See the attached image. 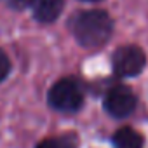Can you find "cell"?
Masks as SVG:
<instances>
[{
	"label": "cell",
	"instance_id": "obj_9",
	"mask_svg": "<svg viewBox=\"0 0 148 148\" xmlns=\"http://www.w3.org/2000/svg\"><path fill=\"white\" fill-rule=\"evenodd\" d=\"M4 4H7L11 9H14V11H23V9H26L28 5H32V0H2Z\"/></svg>",
	"mask_w": 148,
	"mask_h": 148
},
{
	"label": "cell",
	"instance_id": "obj_7",
	"mask_svg": "<svg viewBox=\"0 0 148 148\" xmlns=\"http://www.w3.org/2000/svg\"><path fill=\"white\" fill-rule=\"evenodd\" d=\"M80 134L77 131H64L42 138L33 148H80Z\"/></svg>",
	"mask_w": 148,
	"mask_h": 148
},
{
	"label": "cell",
	"instance_id": "obj_8",
	"mask_svg": "<svg viewBox=\"0 0 148 148\" xmlns=\"http://www.w3.org/2000/svg\"><path fill=\"white\" fill-rule=\"evenodd\" d=\"M11 70H12V63H11L9 56L0 49V84L11 75Z\"/></svg>",
	"mask_w": 148,
	"mask_h": 148
},
{
	"label": "cell",
	"instance_id": "obj_1",
	"mask_svg": "<svg viewBox=\"0 0 148 148\" xmlns=\"http://www.w3.org/2000/svg\"><path fill=\"white\" fill-rule=\"evenodd\" d=\"M68 30L80 47L96 51L112 40L115 21L105 9H86L70 16Z\"/></svg>",
	"mask_w": 148,
	"mask_h": 148
},
{
	"label": "cell",
	"instance_id": "obj_3",
	"mask_svg": "<svg viewBox=\"0 0 148 148\" xmlns=\"http://www.w3.org/2000/svg\"><path fill=\"white\" fill-rule=\"evenodd\" d=\"M112 73L119 80L136 79L146 70L148 56L146 51L138 44H122L115 47L110 58Z\"/></svg>",
	"mask_w": 148,
	"mask_h": 148
},
{
	"label": "cell",
	"instance_id": "obj_2",
	"mask_svg": "<svg viewBox=\"0 0 148 148\" xmlns=\"http://www.w3.org/2000/svg\"><path fill=\"white\" fill-rule=\"evenodd\" d=\"M87 98L86 84L75 75H64L52 82L47 91V105L51 110L63 115H77Z\"/></svg>",
	"mask_w": 148,
	"mask_h": 148
},
{
	"label": "cell",
	"instance_id": "obj_6",
	"mask_svg": "<svg viewBox=\"0 0 148 148\" xmlns=\"http://www.w3.org/2000/svg\"><path fill=\"white\" fill-rule=\"evenodd\" d=\"M64 9V0H32L33 18L40 25H52Z\"/></svg>",
	"mask_w": 148,
	"mask_h": 148
},
{
	"label": "cell",
	"instance_id": "obj_10",
	"mask_svg": "<svg viewBox=\"0 0 148 148\" xmlns=\"http://www.w3.org/2000/svg\"><path fill=\"white\" fill-rule=\"evenodd\" d=\"M80 2H86V4H99L103 0H80Z\"/></svg>",
	"mask_w": 148,
	"mask_h": 148
},
{
	"label": "cell",
	"instance_id": "obj_4",
	"mask_svg": "<svg viewBox=\"0 0 148 148\" xmlns=\"http://www.w3.org/2000/svg\"><path fill=\"white\" fill-rule=\"evenodd\" d=\"M105 113L113 119V120H125L134 115L139 105V98L136 91L124 84V82H115L112 84L105 92L101 99Z\"/></svg>",
	"mask_w": 148,
	"mask_h": 148
},
{
	"label": "cell",
	"instance_id": "obj_5",
	"mask_svg": "<svg viewBox=\"0 0 148 148\" xmlns=\"http://www.w3.org/2000/svg\"><path fill=\"white\" fill-rule=\"evenodd\" d=\"M110 145H112V148H145L146 138L141 131L125 124V125L117 127L112 132Z\"/></svg>",
	"mask_w": 148,
	"mask_h": 148
}]
</instances>
